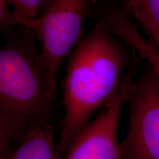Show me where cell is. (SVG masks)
I'll use <instances>...</instances> for the list:
<instances>
[{"label":"cell","instance_id":"obj_10","mask_svg":"<svg viewBox=\"0 0 159 159\" xmlns=\"http://www.w3.org/2000/svg\"><path fill=\"white\" fill-rule=\"evenodd\" d=\"M141 27L144 30L147 34L150 37V39L156 44L159 50V31L149 25H141Z\"/></svg>","mask_w":159,"mask_h":159},{"label":"cell","instance_id":"obj_12","mask_svg":"<svg viewBox=\"0 0 159 159\" xmlns=\"http://www.w3.org/2000/svg\"><path fill=\"white\" fill-rule=\"evenodd\" d=\"M55 1V0H46L45 2H44V5L43 6V8H42V11H41V13L43 11H45L46 10H47L49 8L50 6L52 5L53 2Z\"/></svg>","mask_w":159,"mask_h":159},{"label":"cell","instance_id":"obj_11","mask_svg":"<svg viewBox=\"0 0 159 159\" xmlns=\"http://www.w3.org/2000/svg\"><path fill=\"white\" fill-rule=\"evenodd\" d=\"M99 0H94V3H96ZM119 1H121L122 2L123 9H124L125 11H128V10L130 9L133 6V5H134L135 0H119Z\"/></svg>","mask_w":159,"mask_h":159},{"label":"cell","instance_id":"obj_1","mask_svg":"<svg viewBox=\"0 0 159 159\" xmlns=\"http://www.w3.org/2000/svg\"><path fill=\"white\" fill-rule=\"evenodd\" d=\"M135 52L100 21L71 51L61 83L65 114L57 143L60 155L120 90L138 59Z\"/></svg>","mask_w":159,"mask_h":159},{"label":"cell","instance_id":"obj_5","mask_svg":"<svg viewBox=\"0 0 159 159\" xmlns=\"http://www.w3.org/2000/svg\"><path fill=\"white\" fill-rule=\"evenodd\" d=\"M139 61L129 71L122 86L108 104L77 133L62 159H122L117 132L122 110L137 76Z\"/></svg>","mask_w":159,"mask_h":159},{"label":"cell","instance_id":"obj_7","mask_svg":"<svg viewBox=\"0 0 159 159\" xmlns=\"http://www.w3.org/2000/svg\"><path fill=\"white\" fill-rule=\"evenodd\" d=\"M125 11L139 25H149L159 31V0H135L132 7Z\"/></svg>","mask_w":159,"mask_h":159},{"label":"cell","instance_id":"obj_9","mask_svg":"<svg viewBox=\"0 0 159 159\" xmlns=\"http://www.w3.org/2000/svg\"><path fill=\"white\" fill-rule=\"evenodd\" d=\"M0 25L1 30L19 26L14 13L10 9L5 0H0Z\"/></svg>","mask_w":159,"mask_h":159},{"label":"cell","instance_id":"obj_4","mask_svg":"<svg viewBox=\"0 0 159 159\" xmlns=\"http://www.w3.org/2000/svg\"><path fill=\"white\" fill-rule=\"evenodd\" d=\"M128 134L122 159H159V74L148 63L136 76L128 100Z\"/></svg>","mask_w":159,"mask_h":159},{"label":"cell","instance_id":"obj_3","mask_svg":"<svg viewBox=\"0 0 159 159\" xmlns=\"http://www.w3.org/2000/svg\"><path fill=\"white\" fill-rule=\"evenodd\" d=\"M92 4L94 0H55L35 19L19 21V25L30 27L39 40L55 93L60 67L84 37L83 25Z\"/></svg>","mask_w":159,"mask_h":159},{"label":"cell","instance_id":"obj_2","mask_svg":"<svg viewBox=\"0 0 159 159\" xmlns=\"http://www.w3.org/2000/svg\"><path fill=\"white\" fill-rule=\"evenodd\" d=\"M0 150H9L31 129L49 125L55 94L35 33L19 25L1 30Z\"/></svg>","mask_w":159,"mask_h":159},{"label":"cell","instance_id":"obj_8","mask_svg":"<svg viewBox=\"0 0 159 159\" xmlns=\"http://www.w3.org/2000/svg\"><path fill=\"white\" fill-rule=\"evenodd\" d=\"M46 0H5L19 21H31L41 14Z\"/></svg>","mask_w":159,"mask_h":159},{"label":"cell","instance_id":"obj_6","mask_svg":"<svg viewBox=\"0 0 159 159\" xmlns=\"http://www.w3.org/2000/svg\"><path fill=\"white\" fill-rule=\"evenodd\" d=\"M16 144L1 153V159H61L52 125L31 129Z\"/></svg>","mask_w":159,"mask_h":159}]
</instances>
